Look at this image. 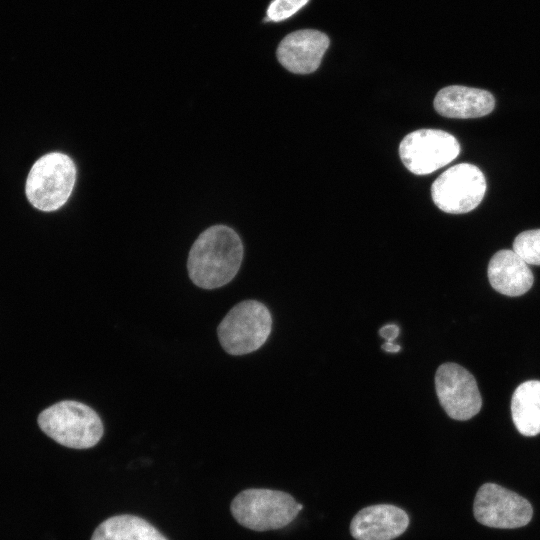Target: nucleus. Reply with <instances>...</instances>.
Returning <instances> with one entry per match:
<instances>
[{"label":"nucleus","mask_w":540,"mask_h":540,"mask_svg":"<svg viewBox=\"0 0 540 540\" xmlns=\"http://www.w3.org/2000/svg\"><path fill=\"white\" fill-rule=\"evenodd\" d=\"M486 192L483 172L470 163L456 164L439 175L431 186V197L442 211L452 214L475 209Z\"/></svg>","instance_id":"obj_6"},{"label":"nucleus","mask_w":540,"mask_h":540,"mask_svg":"<svg viewBox=\"0 0 540 540\" xmlns=\"http://www.w3.org/2000/svg\"><path fill=\"white\" fill-rule=\"evenodd\" d=\"M38 425L55 442L73 449L94 447L104 433L99 415L88 405L73 400L43 410Z\"/></svg>","instance_id":"obj_2"},{"label":"nucleus","mask_w":540,"mask_h":540,"mask_svg":"<svg viewBox=\"0 0 540 540\" xmlns=\"http://www.w3.org/2000/svg\"><path fill=\"white\" fill-rule=\"evenodd\" d=\"M460 145L448 132L419 129L407 134L399 145L404 166L413 174H430L457 158Z\"/></svg>","instance_id":"obj_7"},{"label":"nucleus","mask_w":540,"mask_h":540,"mask_svg":"<svg viewBox=\"0 0 540 540\" xmlns=\"http://www.w3.org/2000/svg\"><path fill=\"white\" fill-rule=\"evenodd\" d=\"M308 1L309 0H272L267 9V20L274 22L286 20L305 6Z\"/></svg>","instance_id":"obj_17"},{"label":"nucleus","mask_w":540,"mask_h":540,"mask_svg":"<svg viewBox=\"0 0 540 540\" xmlns=\"http://www.w3.org/2000/svg\"><path fill=\"white\" fill-rule=\"evenodd\" d=\"M379 334L381 337H383L386 340V342H393V340L399 334V328L395 324H388V325L383 326L379 330Z\"/></svg>","instance_id":"obj_18"},{"label":"nucleus","mask_w":540,"mask_h":540,"mask_svg":"<svg viewBox=\"0 0 540 540\" xmlns=\"http://www.w3.org/2000/svg\"><path fill=\"white\" fill-rule=\"evenodd\" d=\"M511 415L522 435L540 433V381L529 380L516 388L511 399Z\"/></svg>","instance_id":"obj_15"},{"label":"nucleus","mask_w":540,"mask_h":540,"mask_svg":"<svg viewBox=\"0 0 540 540\" xmlns=\"http://www.w3.org/2000/svg\"><path fill=\"white\" fill-rule=\"evenodd\" d=\"M473 512L480 524L501 529L523 527L533 515L528 500L495 483H485L478 489Z\"/></svg>","instance_id":"obj_8"},{"label":"nucleus","mask_w":540,"mask_h":540,"mask_svg":"<svg viewBox=\"0 0 540 540\" xmlns=\"http://www.w3.org/2000/svg\"><path fill=\"white\" fill-rule=\"evenodd\" d=\"M513 251L527 264L540 265V229L527 230L517 235Z\"/></svg>","instance_id":"obj_16"},{"label":"nucleus","mask_w":540,"mask_h":540,"mask_svg":"<svg viewBox=\"0 0 540 540\" xmlns=\"http://www.w3.org/2000/svg\"><path fill=\"white\" fill-rule=\"evenodd\" d=\"M302 507L286 492L251 488L236 495L230 511L234 519L245 528L268 531L287 526Z\"/></svg>","instance_id":"obj_3"},{"label":"nucleus","mask_w":540,"mask_h":540,"mask_svg":"<svg viewBox=\"0 0 540 540\" xmlns=\"http://www.w3.org/2000/svg\"><path fill=\"white\" fill-rule=\"evenodd\" d=\"M272 317L268 308L256 300L235 305L217 328L219 342L230 355H245L259 349L268 339Z\"/></svg>","instance_id":"obj_5"},{"label":"nucleus","mask_w":540,"mask_h":540,"mask_svg":"<svg viewBox=\"0 0 540 540\" xmlns=\"http://www.w3.org/2000/svg\"><path fill=\"white\" fill-rule=\"evenodd\" d=\"M487 274L497 292L511 297L526 293L534 281L528 264L513 250L496 252L489 262Z\"/></svg>","instance_id":"obj_13"},{"label":"nucleus","mask_w":540,"mask_h":540,"mask_svg":"<svg viewBox=\"0 0 540 540\" xmlns=\"http://www.w3.org/2000/svg\"><path fill=\"white\" fill-rule=\"evenodd\" d=\"M91 540H168L145 519L130 514L115 515L101 522Z\"/></svg>","instance_id":"obj_14"},{"label":"nucleus","mask_w":540,"mask_h":540,"mask_svg":"<svg viewBox=\"0 0 540 540\" xmlns=\"http://www.w3.org/2000/svg\"><path fill=\"white\" fill-rule=\"evenodd\" d=\"M382 348L387 351V352H391V353H395V352H398L400 350V346L397 345V344H394L393 342H385L383 345H382Z\"/></svg>","instance_id":"obj_19"},{"label":"nucleus","mask_w":540,"mask_h":540,"mask_svg":"<svg viewBox=\"0 0 540 540\" xmlns=\"http://www.w3.org/2000/svg\"><path fill=\"white\" fill-rule=\"evenodd\" d=\"M494 106L495 100L490 92L460 85L444 87L434 99L436 112L448 118L482 117L492 112Z\"/></svg>","instance_id":"obj_12"},{"label":"nucleus","mask_w":540,"mask_h":540,"mask_svg":"<svg viewBox=\"0 0 540 540\" xmlns=\"http://www.w3.org/2000/svg\"><path fill=\"white\" fill-rule=\"evenodd\" d=\"M329 46L326 34L303 29L285 36L277 48V58L288 71L309 74L317 70Z\"/></svg>","instance_id":"obj_10"},{"label":"nucleus","mask_w":540,"mask_h":540,"mask_svg":"<svg viewBox=\"0 0 540 540\" xmlns=\"http://www.w3.org/2000/svg\"><path fill=\"white\" fill-rule=\"evenodd\" d=\"M243 252L242 241L232 228L209 227L190 249L187 270L191 281L208 290L228 284L241 266Z\"/></svg>","instance_id":"obj_1"},{"label":"nucleus","mask_w":540,"mask_h":540,"mask_svg":"<svg viewBox=\"0 0 540 540\" xmlns=\"http://www.w3.org/2000/svg\"><path fill=\"white\" fill-rule=\"evenodd\" d=\"M438 400L455 420H468L481 409L482 398L473 375L456 363L440 365L435 374Z\"/></svg>","instance_id":"obj_9"},{"label":"nucleus","mask_w":540,"mask_h":540,"mask_svg":"<svg viewBox=\"0 0 540 540\" xmlns=\"http://www.w3.org/2000/svg\"><path fill=\"white\" fill-rule=\"evenodd\" d=\"M409 517L401 508L378 504L361 509L352 519L350 532L356 540H392L405 532Z\"/></svg>","instance_id":"obj_11"},{"label":"nucleus","mask_w":540,"mask_h":540,"mask_svg":"<svg viewBox=\"0 0 540 540\" xmlns=\"http://www.w3.org/2000/svg\"><path fill=\"white\" fill-rule=\"evenodd\" d=\"M76 182V166L66 154L51 152L40 157L27 176L25 193L37 209L51 212L69 199Z\"/></svg>","instance_id":"obj_4"}]
</instances>
